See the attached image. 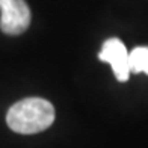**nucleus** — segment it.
<instances>
[{
  "label": "nucleus",
  "instance_id": "f257e3e1",
  "mask_svg": "<svg viewBox=\"0 0 148 148\" xmlns=\"http://www.w3.org/2000/svg\"><path fill=\"white\" fill-rule=\"evenodd\" d=\"M53 121H55L53 104L38 97H29L15 103L6 115V123L9 129L21 134L39 133L49 129Z\"/></svg>",
  "mask_w": 148,
  "mask_h": 148
},
{
  "label": "nucleus",
  "instance_id": "f03ea898",
  "mask_svg": "<svg viewBox=\"0 0 148 148\" xmlns=\"http://www.w3.org/2000/svg\"><path fill=\"white\" fill-rule=\"evenodd\" d=\"M30 8L26 0H0V29L6 35H20L30 24Z\"/></svg>",
  "mask_w": 148,
  "mask_h": 148
},
{
  "label": "nucleus",
  "instance_id": "7ed1b4c3",
  "mask_svg": "<svg viewBox=\"0 0 148 148\" xmlns=\"http://www.w3.org/2000/svg\"><path fill=\"white\" fill-rule=\"evenodd\" d=\"M98 59L110 64L113 74L119 82H127L130 77V65H129V51L123 41L118 38H109L104 41L101 51L98 53Z\"/></svg>",
  "mask_w": 148,
  "mask_h": 148
},
{
  "label": "nucleus",
  "instance_id": "20e7f679",
  "mask_svg": "<svg viewBox=\"0 0 148 148\" xmlns=\"http://www.w3.org/2000/svg\"><path fill=\"white\" fill-rule=\"evenodd\" d=\"M129 65L132 73L148 74V45L134 47L129 53Z\"/></svg>",
  "mask_w": 148,
  "mask_h": 148
}]
</instances>
